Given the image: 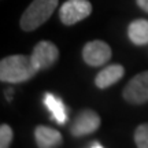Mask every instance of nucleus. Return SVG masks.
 <instances>
[{
	"label": "nucleus",
	"instance_id": "6",
	"mask_svg": "<svg viewBox=\"0 0 148 148\" xmlns=\"http://www.w3.org/2000/svg\"><path fill=\"white\" fill-rule=\"evenodd\" d=\"M112 51H111L110 45L107 42L101 41V40H93L85 44L82 48V59L86 64L97 67V66H103L111 59Z\"/></svg>",
	"mask_w": 148,
	"mask_h": 148
},
{
	"label": "nucleus",
	"instance_id": "11",
	"mask_svg": "<svg viewBox=\"0 0 148 148\" xmlns=\"http://www.w3.org/2000/svg\"><path fill=\"white\" fill-rule=\"evenodd\" d=\"M129 40L136 45L148 44V21L147 19H134L127 27Z\"/></svg>",
	"mask_w": 148,
	"mask_h": 148
},
{
	"label": "nucleus",
	"instance_id": "2",
	"mask_svg": "<svg viewBox=\"0 0 148 148\" xmlns=\"http://www.w3.org/2000/svg\"><path fill=\"white\" fill-rule=\"evenodd\" d=\"M58 4L59 0H33L21 16V29L25 32L36 30L37 27L49 19Z\"/></svg>",
	"mask_w": 148,
	"mask_h": 148
},
{
	"label": "nucleus",
	"instance_id": "14",
	"mask_svg": "<svg viewBox=\"0 0 148 148\" xmlns=\"http://www.w3.org/2000/svg\"><path fill=\"white\" fill-rule=\"evenodd\" d=\"M137 1L138 7L141 8V10H144L145 12H148V0H136Z\"/></svg>",
	"mask_w": 148,
	"mask_h": 148
},
{
	"label": "nucleus",
	"instance_id": "7",
	"mask_svg": "<svg viewBox=\"0 0 148 148\" xmlns=\"http://www.w3.org/2000/svg\"><path fill=\"white\" fill-rule=\"evenodd\" d=\"M30 58L33 60V64L40 71V70L48 69L56 63L59 58V49L51 41H40L33 48Z\"/></svg>",
	"mask_w": 148,
	"mask_h": 148
},
{
	"label": "nucleus",
	"instance_id": "8",
	"mask_svg": "<svg viewBox=\"0 0 148 148\" xmlns=\"http://www.w3.org/2000/svg\"><path fill=\"white\" fill-rule=\"evenodd\" d=\"M34 138H36V143L40 148L59 147L63 143L62 133L58 132L56 129H52L49 126H44V125H40V126L36 127Z\"/></svg>",
	"mask_w": 148,
	"mask_h": 148
},
{
	"label": "nucleus",
	"instance_id": "4",
	"mask_svg": "<svg viewBox=\"0 0 148 148\" xmlns=\"http://www.w3.org/2000/svg\"><path fill=\"white\" fill-rule=\"evenodd\" d=\"M123 99L132 104H143L148 101V71L134 75L122 92Z\"/></svg>",
	"mask_w": 148,
	"mask_h": 148
},
{
	"label": "nucleus",
	"instance_id": "9",
	"mask_svg": "<svg viewBox=\"0 0 148 148\" xmlns=\"http://www.w3.org/2000/svg\"><path fill=\"white\" fill-rule=\"evenodd\" d=\"M123 74H125V69L122 64H110L97 73L95 78V85L99 89H106L111 85H114L115 82H118L123 77Z\"/></svg>",
	"mask_w": 148,
	"mask_h": 148
},
{
	"label": "nucleus",
	"instance_id": "10",
	"mask_svg": "<svg viewBox=\"0 0 148 148\" xmlns=\"http://www.w3.org/2000/svg\"><path fill=\"white\" fill-rule=\"evenodd\" d=\"M42 101H44L45 107L49 110V112H51V115H52V118L55 121L58 123H60V125L66 123V121H67V108L63 104V101H62L60 97L55 96L53 93L47 92L44 95Z\"/></svg>",
	"mask_w": 148,
	"mask_h": 148
},
{
	"label": "nucleus",
	"instance_id": "15",
	"mask_svg": "<svg viewBox=\"0 0 148 148\" xmlns=\"http://www.w3.org/2000/svg\"><path fill=\"white\" fill-rule=\"evenodd\" d=\"M90 148H103V144H100L99 141H92V143L89 144Z\"/></svg>",
	"mask_w": 148,
	"mask_h": 148
},
{
	"label": "nucleus",
	"instance_id": "12",
	"mask_svg": "<svg viewBox=\"0 0 148 148\" xmlns=\"http://www.w3.org/2000/svg\"><path fill=\"white\" fill-rule=\"evenodd\" d=\"M134 143L138 148H148V123L137 126L134 132Z\"/></svg>",
	"mask_w": 148,
	"mask_h": 148
},
{
	"label": "nucleus",
	"instance_id": "1",
	"mask_svg": "<svg viewBox=\"0 0 148 148\" xmlns=\"http://www.w3.org/2000/svg\"><path fill=\"white\" fill-rule=\"evenodd\" d=\"M38 69L33 64L30 55H10L0 62V79L8 84H19L33 78Z\"/></svg>",
	"mask_w": 148,
	"mask_h": 148
},
{
	"label": "nucleus",
	"instance_id": "5",
	"mask_svg": "<svg viewBox=\"0 0 148 148\" xmlns=\"http://www.w3.org/2000/svg\"><path fill=\"white\" fill-rule=\"evenodd\" d=\"M100 116L96 111L85 108L81 112H78L77 116L74 118L70 132L74 137H82V136L96 132L100 127Z\"/></svg>",
	"mask_w": 148,
	"mask_h": 148
},
{
	"label": "nucleus",
	"instance_id": "3",
	"mask_svg": "<svg viewBox=\"0 0 148 148\" xmlns=\"http://www.w3.org/2000/svg\"><path fill=\"white\" fill-rule=\"evenodd\" d=\"M92 12V4L89 0H66L59 11V18L64 25H75L85 19Z\"/></svg>",
	"mask_w": 148,
	"mask_h": 148
},
{
	"label": "nucleus",
	"instance_id": "13",
	"mask_svg": "<svg viewBox=\"0 0 148 148\" xmlns=\"http://www.w3.org/2000/svg\"><path fill=\"white\" fill-rule=\"evenodd\" d=\"M12 137H14V132H12L11 126L7 125V123H1V126H0V147H10Z\"/></svg>",
	"mask_w": 148,
	"mask_h": 148
}]
</instances>
